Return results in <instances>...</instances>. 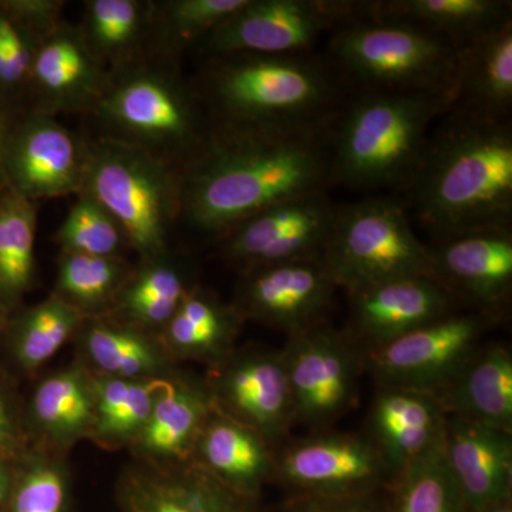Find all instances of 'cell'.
Masks as SVG:
<instances>
[{
  "label": "cell",
  "mask_w": 512,
  "mask_h": 512,
  "mask_svg": "<svg viewBox=\"0 0 512 512\" xmlns=\"http://www.w3.org/2000/svg\"><path fill=\"white\" fill-rule=\"evenodd\" d=\"M329 126L301 131L212 128L200 153L181 171V221L220 239L272 205L328 191Z\"/></svg>",
  "instance_id": "6da1fadb"
},
{
  "label": "cell",
  "mask_w": 512,
  "mask_h": 512,
  "mask_svg": "<svg viewBox=\"0 0 512 512\" xmlns=\"http://www.w3.org/2000/svg\"><path fill=\"white\" fill-rule=\"evenodd\" d=\"M406 192L413 217L434 241L510 227L511 123L444 114Z\"/></svg>",
  "instance_id": "7a4b0ae2"
},
{
  "label": "cell",
  "mask_w": 512,
  "mask_h": 512,
  "mask_svg": "<svg viewBox=\"0 0 512 512\" xmlns=\"http://www.w3.org/2000/svg\"><path fill=\"white\" fill-rule=\"evenodd\" d=\"M195 89L215 128L301 131L332 123L346 84L311 52L212 57Z\"/></svg>",
  "instance_id": "3957f363"
},
{
  "label": "cell",
  "mask_w": 512,
  "mask_h": 512,
  "mask_svg": "<svg viewBox=\"0 0 512 512\" xmlns=\"http://www.w3.org/2000/svg\"><path fill=\"white\" fill-rule=\"evenodd\" d=\"M447 99L430 93L355 92L329 126L330 183L352 191H407Z\"/></svg>",
  "instance_id": "277c9868"
},
{
  "label": "cell",
  "mask_w": 512,
  "mask_h": 512,
  "mask_svg": "<svg viewBox=\"0 0 512 512\" xmlns=\"http://www.w3.org/2000/svg\"><path fill=\"white\" fill-rule=\"evenodd\" d=\"M90 114L100 127L97 136L140 148L180 173L214 128L195 86L175 62L157 57L111 74Z\"/></svg>",
  "instance_id": "5b68a950"
},
{
  "label": "cell",
  "mask_w": 512,
  "mask_h": 512,
  "mask_svg": "<svg viewBox=\"0 0 512 512\" xmlns=\"http://www.w3.org/2000/svg\"><path fill=\"white\" fill-rule=\"evenodd\" d=\"M458 50L444 37L396 20L352 16L330 32L329 63L356 92L448 97Z\"/></svg>",
  "instance_id": "8992f818"
},
{
  "label": "cell",
  "mask_w": 512,
  "mask_h": 512,
  "mask_svg": "<svg viewBox=\"0 0 512 512\" xmlns=\"http://www.w3.org/2000/svg\"><path fill=\"white\" fill-rule=\"evenodd\" d=\"M86 143L80 192L109 212L140 259L171 252V234L181 221L180 171L111 138L96 136Z\"/></svg>",
  "instance_id": "52a82bcc"
},
{
  "label": "cell",
  "mask_w": 512,
  "mask_h": 512,
  "mask_svg": "<svg viewBox=\"0 0 512 512\" xmlns=\"http://www.w3.org/2000/svg\"><path fill=\"white\" fill-rule=\"evenodd\" d=\"M320 258L348 295L396 279L434 278L430 247L414 232L409 208L393 195L338 204Z\"/></svg>",
  "instance_id": "ba28073f"
},
{
  "label": "cell",
  "mask_w": 512,
  "mask_h": 512,
  "mask_svg": "<svg viewBox=\"0 0 512 512\" xmlns=\"http://www.w3.org/2000/svg\"><path fill=\"white\" fill-rule=\"evenodd\" d=\"M293 419L309 429H329L352 409L365 372V352L345 329L329 322L289 336L284 348Z\"/></svg>",
  "instance_id": "9c48e42d"
},
{
  "label": "cell",
  "mask_w": 512,
  "mask_h": 512,
  "mask_svg": "<svg viewBox=\"0 0 512 512\" xmlns=\"http://www.w3.org/2000/svg\"><path fill=\"white\" fill-rule=\"evenodd\" d=\"M355 0H247L198 43L205 59L311 53L319 37L352 18Z\"/></svg>",
  "instance_id": "30bf717a"
},
{
  "label": "cell",
  "mask_w": 512,
  "mask_h": 512,
  "mask_svg": "<svg viewBox=\"0 0 512 512\" xmlns=\"http://www.w3.org/2000/svg\"><path fill=\"white\" fill-rule=\"evenodd\" d=\"M498 318L480 311H453L365 353V369L377 386L439 394L483 345Z\"/></svg>",
  "instance_id": "8fae6325"
},
{
  "label": "cell",
  "mask_w": 512,
  "mask_h": 512,
  "mask_svg": "<svg viewBox=\"0 0 512 512\" xmlns=\"http://www.w3.org/2000/svg\"><path fill=\"white\" fill-rule=\"evenodd\" d=\"M275 478L299 494L372 495L393 484L386 461L365 433L316 431L276 450Z\"/></svg>",
  "instance_id": "7c38bea8"
},
{
  "label": "cell",
  "mask_w": 512,
  "mask_h": 512,
  "mask_svg": "<svg viewBox=\"0 0 512 512\" xmlns=\"http://www.w3.org/2000/svg\"><path fill=\"white\" fill-rule=\"evenodd\" d=\"M338 204L328 191L279 202L252 215L217 239L222 258L239 272L319 258Z\"/></svg>",
  "instance_id": "4fadbf2b"
},
{
  "label": "cell",
  "mask_w": 512,
  "mask_h": 512,
  "mask_svg": "<svg viewBox=\"0 0 512 512\" xmlns=\"http://www.w3.org/2000/svg\"><path fill=\"white\" fill-rule=\"evenodd\" d=\"M210 372L205 380L215 409L258 431L278 448L295 424L282 349H234Z\"/></svg>",
  "instance_id": "5bb4252c"
},
{
  "label": "cell",
  "mask_w": 512,
  "mask_h": 512,
  "mask_svg": "<svg viewBox=\"0 0 512 512\" xmlns=\"http://www.w3.org/2000/svg\"><path fill=\"white\" fill-rule=\"evenodd\" d=\"M338 286L322 258L296 259L241 272L232 305L242 319L298 335L328 322Z\"/></svg>",
  "instance_id": "9a60e30c"
},
{
  "label": "cell",
  "mask_w": 512,
  "mask_h": 512,
  "mask_svg": "<svg viewBox=\"0 0 512 512\" xmlns=\"http://www.w3.org/2000/svg\"><path fill=\"white\" fill-rule=\"evenodd\" d=\"M86 138L56 117L23 111L13 128L6 160L8 190L36 202L77 195L86 167Z\"/></svg>",
  "instance_id": "2e32d148"
},
{
  "label": "cell",
  "mask_w": 512,
  "mask_h": 512,
  "mask_svg": "<svg viewBox=\"0 0 512 512\" xmlns=\"http://www.w3.org/2000/svg\"><path fill=\"white\" fill-rule=\"evenodd\" d=\"M111 73L90 52L79 26L63 20L36 49L30 70L26 111L56 117L92 113Z\"/></svg>",
  "instance_id": "e0dca14e"
},
{
  "label": "cell",
  "mask_w": 512,
  "mask_h": 512,
  "mask_svg": "<svg viewBox=\"0 0 512 512\" xmlns=\"http://www.w3.org/2000/svg\"><path fill=\"white\" fill-rule=\"evenodd\" d=\"M434 278L454 299L498 318L512 293V228L480 229L434 241Z\"/></svg>",
  "instance_id": "ac0fdd59"
},
{
  "label": "cell",
  "mask_w": 512,
  "mask_h": 512,
  "mask_svg": "<svg viewBox=\"0 0 512 512\" xmlns=\"http://www.w3.org/2000/svg\"><path fill=\"white\" fill-rule=\"evenodd\" d=\"M349 302L345 332L366 353L453 312L457 301L433 276H412L349 293Z\"/></svg>",
  "instance_id": "d6986e66"
},
{
  "label": "cell",
  "mask_w": 512,
  "mask_h": 512,
  "mask_svg": "<svg viewBox=\"0 0 512 512\" xmlns=\"http://www.w3.org/2000/svg\"><path fill=\"white\" fill-rule=\"evenodd\" d=\"M117 501L121 512H254L252 500L229 490L192 460H137L121 474Z\"/></svg>",
  "instance_id": "ffe728a7"
},
{
  "label": "cell",
  "mask_w": 512,
  "mask_h": 512,
  "mask_svg": "<svg viewBox=\"0 0 512 512\" xmlns=\"http://www.w3.org/2000/svg\"><path fill=\"white\" fill-rule=\"evenodd\" d=\"M443 454L468 512L511 501L510 431L447 416Z\"/></svg>",
  "instance_id": "44dd1931"
},
{
  "label": "cell",
  "mask_w": 512,
  "mask_h": 512,
  "mask_svg": "<svg viewBox=\"0 0 512 512\" xmlns=\"http://www.w3.org/2000/svg\"><path fill=\"white\" fill-rule=\"evenodd\" d=\"M446 413L436 394L377 386L365 434L379 448L394 478L443 440Z\"/></svg>",
  "instance_id": "7402d4cb"
},
{
  "label": "cell",
  "mask_w": 512,
  "mask_h": 512,
  "mask_svg": "<svg viewBox=\"0 0 512 512\" xmlns=\"http://www.w3.org/2000/svg\"><path fill=\"white\" fill-rule=\"evenodd\" d=\"M214 409L207 380L175 370L161 383L146 426L131 450L137 460L146 463H185L191 460L202 427Z\"/></svg>",
  "instance_id": "603a6c76"
},
{
  "label": "cell",
  "mask_w": 512,
  "mask_h": 512,
  "mask_svg": "<svg viewBox=\"0 0 512 512\" xmlns=\"http://www.w3.org/2000/svg\"><path fill=\"white\" fill-rule=\"evenodd\" d=\"M447 113L511 123L512 20L458 50Z\"/></svg>",
  "instance_id": "cb8c5ba5"
},
{
  "label": "cell",
  "mask_w": 512,
  "mask_h": 512,
  "mask_svg": "<svg viewBox=\"0 0 512 512\" xmlns=\"http://www.w3.org/2000/svg\"><path fill=\"white\" fill-rule=\"evenodd\" d=\"M276 448L258 431L214 409L202 427L191 460L248 500L275 478Z\"/></svg>",
  "instance_id": "d4e9b609"
},
{
  "label": "cell",
  "mask_w": 512,
  "mask_h": 512,
  "mask_svg": "<svg viewBox=\"0 0 512 512\" xmlns=\"http://www.w3.org/2000/svg\"><path fill=\"white\" fill-rule=\"evenodd\" d=\"M26 431L37 446L63 451L90 439L94 420L93 372L83 362L40 380L23 413Z\"/></svg>",
  "instance_id": "484cf974"
},
{
  "label": "cell",
  "mask_w": 512,
  "mask_h": 512,
  "mask_svg": "<svg viewBox=\"0 0 512 512\" xmlns=\"http://www.w3.org/2000/svg\"><path fill=\"white\" fill-rule=\"evenodd\" d=\"M353 16L396 20L444 37L457 50L512 20L507 0H366Z\"/></svg>",
  "instance_id": "4316f807"
},
{
  "label": "cell",
  "mask_w": 512,
  "mask_h": 512,
  "mask_svg": "<svg viewBox=\"0 0 512 512\" xmlns=\"http://www.w3.org/2000/svg\"><path fill=\"white\" fill-rule=\"evenodd\" d=\"M437 399L446 416L512 433V355L504 343L481 345Z\"/></svg>",
  "instance_id": "83f0119b"
},
{
  "label": "cell",
  "mask_w": 512,
  "mask_h": 512,
  "mask_svg": "<svg viewBox=\"0 0 512 512\" xmlns=\"http://www.w3.org/2000/svg\"><path fill=\"white\" fill-rule=\"evenodd\" d=\"M83 363L94 375L117 379H165L175 362L160 338L109 318L84 319L76 335Z\"/></svg>",
  "instance_id": "f1b7e54d"
},
{
  "label": "cell",
  "mask_w": 512,
  "mask_h": 512,
  "mask_svg": "<svg viewBox=\"0 0 512 512\" xmlns=\"http://www.w3.org/2000/svg\"><path fill=\"white\" fill-rule=\"evenodd\" d=\"M242 323L234 305L197 285L158 338L174 362L194 360L212 367L231 355Z\"/></svg>",
  "instance_id": "f546056e"
},
{
  "label": "cell",
  "mask_w": 512,
  "mask_h": 512,
  "mask_svg": "<svg viewBox=\"0 0 512 512\" xmlns=\"http://www.w3.org/2000/svg\"><path fill=\"white\" fill-rule=\"evenodd\" d=\"M195 286L190 269L173 252L140 259L104 318L158 336Z\"/></svg>",
  "instance_id": "4dcf8cb0"
},
{
  "label": "cell",
  "mask_w": 512,
  "mask_h": 512,
  "mask_svg": "<svg viewBox=\"0 0 512 512\" xmlns=\"http://www.w3.org/2000/svg\"><path fill=\"white\" fill-rule=\"evenodd\" d=\"M150 0H87L79 29L93 56L111 74L150 57Z\"/></svg>",
  "instance_id": "1f68e13d"
},
{
  "label": "cell",
  "mask_w": 512,
  "mask_h": 512,
  "mask_svg": "<svg viewBox=\"0 0 512 512\" xmlns=\"http://www.w3.org/2000/svg\"><path fill=\"white\" fill-rule=\"evenodd\" d=\"M84 316L52 293L45 301L10 315L2 335L12 362L23 373H35L76 338Z\"/></svg>",
  "instance_id": "d6a6232c"
},
{
  "label": "cell",
  "mask_w": 512,
  "mask_h": 512,
  "mask_svg": "<svg viewBox=\"0 0 512 512\" xmlns=\"http://www.w3.org/2000/svg\"><path fill=\"white\" fill-rule=\"evenodd\" d=\"M164 379H117L94 375V420L90 440L100 446H131L146 426Z\"/></svg>",
  "instance_id": "836d02e7"
},
{
  "label": "cell",
  "mask_w": 512,
  "mask_h": 512,
  "mask_svg": "<svg viewBox=\"0 0 512 512\" xmlns=\"http://www.w3.org/2000/svg\"><path fill=\"white\" fill-rule=\"evenodd\" d=\"M36 202L0 192V296L10 313L18 311L35 282Z\"/></svg>",
  "instance_id": "e575fe53"
},
{
  "label": "cell",
  "mask_w": 512,
  "mask_h": 512,
  "mask_svg": "<svg viewBox=\"0 0 512 512\" xmlns=\"http://www.w3.org/2000/svg\"><path fill=\"white\" fill-rule=\"evenodd\" d=\"M124 256H89L60 252L55 295L84 319L109 313L114 299L133 272Z\"/></svg>",
  "instance_id": "d590c367"
},
{
  "label": "cell",
  "mask_w": 512,
  "mask_h": 512,
  "mask_svg": "<svg viewBox=\"0 0 512 512\" xmlns=\"http://www.w3.org/2000/svg\"><path fill=\"white\" fill-rule=\"evenodd\" d=\"M247 0H164L154 2L150 57L175 62L195 49Z\"/></svg>",
  "instance_id": "8d00e7d4"
},
{
  "label": "cell",
  "mask_w": 512,
  "mask_h": 512,
  "mask_svg": "<svg viewBox=\"0 0 512 512\" xmlns=\"http://www.w3.org/2000/svg\"><path fill=\"white\" fill-rule=\"evenodd\" d=\"M69 471L59 451L28 447L15 460L6 512H69Z\"/></svg>",
  "instance_id": "74e56055"
},
{
  "label": "cell",
  "mask_w": 512,
  "mask_h": 512,
  "mask_svg": "<svg viewBox=\"0 0 512 512\" xmlns=\"http://www.w3.org/2000/svg\"><path fill=\"white\" fill-rule=\"evenodd\" d=\"M392 485L389 512H468L444 460L443 440L404 468Z\"/></svg>",
  "instance_id": "f35d334b"
},
{
  "label": "cell",
  "mask_w": 512,
  "mask_h": 512,
  "mask_svg": "<svg viewBox=\"0 0 512 512\" xmlns=\"http://www.w3.org/2000/svg\"><path fill=\"white\" fill-rule=\"evenodd\" d=\"M60 252L89 256H124L130 248L123 229L99 202L79 192L55 234Z\"/></svg>",
  "instance_id": "ab89813d"
},
{
  "label": "cell",
  "mask_w": 512,
  "mask_h": 512,
  "mask_svg": "<svg viewBox=\"0 0 512 512\" xmlns=\"http://www.w3.org/2000/svg\"><path fill=\"white\" fill-rule=\"evenodd\" d=\"M25 417L8 384L0 379V457L16 460L28 448Z\"/></svg>",
  "instance_id": "60d3db41"
},
{
  "label": "cell",
  "mask_w": 512,
  "mask_h": 512,
  "mask_svg": "<svg viewBox=\"0 0 512 512\" xmlns=\"http://www.w3.org/2000/svg\"><path fill=\"white\" fill-rule=\"evenodd\" d=\"M372 495L326 497L299 494L285 512H383L373 504Z\"/></svg>",
  "instance_id": "b9f144b4"
},
{
  "label": "cell",
  "mask_w": 512,
  "mask_h": 512,
  "mask_svg": "<svg viewBox=\"0 0 512 512\" xmlns=\"http://www.w3.org/2000/svg\"><path fill=\"white\" fill-rule=\"evenodd\" d=\"M22 113L23 111L12 109V107L0 103V192L8 188V184H6V160H8L9 143L13 128H15Z\"/></svg>",
  "instance_id": "7bdbcfd3"
},
{
  "label": "cell",
  "mask_w": 512,
  "mask_h": 512,
  "mask_svg": "<svg viewBox=\"0 0 512 512\" xmlns=\"http://www.w3.org/2000/svg\"><path fill=\"white\" fill-rule=\"evenodd\" d=\"M13 478H15V460L0 457V508L8 503Z\"/></svg>",
  "instance_id": "ee69618b"
},
{
  "label": "cell",
  "mask_w": 512,
  "mask_h": 512,
  "mask_svg": "<svg viewBox=\"0 0 512 512\" xmlns=\"http://www.w3.org/2000/svg\"><path fill=\"white\" fill-rule=\"evenodd\" d=\"M10 315H12V313H10L9 309L6 308L5 302H3L2 296H0V335H2L3 329H5Z\"/></svg>",
  "instance_id": "f6af8a7d"
},
{
  "label": "cell",
  "mask_w": 512,
  "mask_h": 512,
  "mask_svg": "<svg viewBox=\"0 0 512 512\" xmlns=\"http://www.w3.org/2000/svg\"><path fill=\"white\" fill-rule=\"evenodd\" d=\"M477 512H512V504L511 501H505V503L491 505V507Z\"/></svg>",
  "instance_id": "bcb514c9"
}]
</instances>
